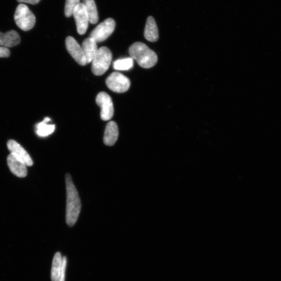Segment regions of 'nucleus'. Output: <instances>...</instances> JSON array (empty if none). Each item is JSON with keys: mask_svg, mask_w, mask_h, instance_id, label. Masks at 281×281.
Here are the masks:
<instances>
[{"mask_svg": "<svg viewBox=\"0 0 281 281\" xmlns=\"http://www.w3.org/2000/svg\"><path fill=\"white\" fill-rule=\"evenodd\" d=\"M67 201L66 221L70 227L74 226L78 220L81 209V202L79 194L69 173L65 177Z\"/></svg>", "mask_w": 281, "mask_h": 281, "instance_id": "f257e3e1", "label": "nucleus"}, {"mask_svg": "<svg viewBox=\"0 0 281 281\" xmlns=\"http://www.w3.org/2000/svg\"><path fill=\"white\" fill-rule=\"evenodd\" d=\"M129 54L133 60L143 69H150L158 61V55L145 44L137 42L132 44L129 49Z\"/></svg>", "mask_w": 281, "mask_h": 281, "instance_id": "f03ea898", "label": "nucleus"}, {"mask_svg": "<svg viewBox=\"0 0 281 281\" xmlns=\"http://www.w3.org/2000/svg\"><path fill=\"white\" fill-rule=\"evenodd\" d=\"M112 57V53L108 47L103 46L99 48L91 62V70L93 74L101 76L107 72L111 64Z\"/></svg>", "mask_w": 281, "mask_h": 281, "instance_id": "7ed1b4c3", "label": "nucleus"}, {"mask_svg": "<svg viewBox=\"0 0 281 281\" xmlns=\"http://www.w3.org/2000/svg\"><path fill=\"white\" fill-rule=\"evenodd\" d=\"M14 20L17 26L25 32L32 30L36 21V17L30 9L22 3L16 7Z\"/></svg>", "mask_w": 281, "mask_h": 281, "instance_id": "20e7f679", "label": "nucleus"}, {"mask_svg": "<svg viewBox=\"0 0 281 281\" xmlns=\"http://www.w3.org/2000/svg\"><path fill=\"white\" fill-rule=\"evenodd\" d=\"M106 85L112 91L122 93L127 92L130 87V81L121 73H112L106 80Z\"/></svg>", "mask_w": 281, "mask_h": 281, "instance_id": "39448f33", "label": "nucleus"}, {"mask_svg": "<svg viewBox=\"0 0 281 281\" xmlns=\"http://www.w3.org/2000/svg\"><path fill=\"white\" fill-rule=\"evenodd\" d=\"M116 23L113 18H109L97 26L90 34L96 43L103 42L113 33Z\"/></svg>", "mask_w": 281, "mask_h": 281, "instance_id": "423d86ee", "label": "nucleus"}, {"mask_svg": "<svg viewBox=\"0 0 281 281\" xmlns=\"http://www.w3.org/2000/svg\"><path fill=\"white\" fill-rule=\"evenodd\" d=\"M96 103L101 109V118L108 121L112 119L114 115V106L110 96L104 92H101L96 97Z\"/></svg>", "mask_w": 281, "mask_h": 281, "instance_id": "0eeeda50", "label": "nucleus"}, {"mask_svg": "<svg viewBox=\"0 0 281 281\" xmlns=\"http://www.w3.org/2000/svg\"><path fill=\"white\" fill-rule=\"evenodd\" d=\"M73 15L76 22L77 30L80 35H84L89 26V18L85 6L80 3L74 9Z\"/></svg>", "mask_w": 281, "mask_h": 281, "instance_id": "6e6552de", "label": "nucleus"}, {"mask_svg": "<svg viewBox=\"0 0 281 281\" xmlns=\"http://www.w3.org/2000/svg\"><path fill=\"white\" fill-rule=\"evenodd\" d=\"M65 44L67 50L77 63L81 66H85L87 64L81 46L73 37H67L66 39Z\"/></svg>", "mask_w": 281, "mask_h": 281, "instance_id": "1a4fd4ad", "label": "nucleus"}, {"mask_svg": "<svg viewBox=\"0 0 281 281\" xmlns=\"http://www.w3.org/2000/svg\"><path fill=\"white\" fill-rule=\"evenodd\" d=\"M8 166L12 173L19 178H25L27 176V169L25 163L12 153L7 157Z\"/></svg>", "mask_w": 281, "mask_h": 281, "instance_id": "9d476101", "label": "nucleus"}, {"mask_svg": "<svg viewBox=\"0 0 281 281\" xmlns=\"http://www.w3.org/2000/svg\"><path fill=\"white\" fill-rule=\"evenodd\" d=\"M7 146L11 153L13 154L18 159L22 161L27 166H33L32 159L20 144L13 140H11L8 141Z\"/></svg>", "mask_w": 281, "mask_h": 281, "instance_id": "9b49d317", "label": "nucleus"}, {"mask_svg": "<svg viewBox=\"0 0 281 281\" xmlns=\"http://www.w3.org/2000/svg\"><path fill=\"white\" fill-rule=\"evenodd\" d=\"M119 135L117 123L114 121L109 122L106 126L103 141L106 145L113 146L118 141Z\"/></svg>", "mask_w": 281, "mask_h": 281, "instance_id": "f8f14e48", "label": "nucleus"}, {"mask_svg": "<svg viewBox=\"0 0 281 281\" xmlns=\"http://www.w3.org/2000/svg\"><path fill=\"white\" fill-rule=\"evenodd\" d=\"M21 41L20 36L15 31H9L6 33L0 32V46L6 48L18 45Z\"/></svg>", "mask_w": 281, "mask_h": 281, "instance_id": "ddd939ff", "label": "nucleus"}, {"mask_svg": "<svg viewBox=\"0 0 281 281\" xmlns=\"http://www.w3.org/2000/svg\"><path fill=\"white\" fill-rule=\"evenodd\" d=\"M144 35L145 38L149 41L155 42L159 40L158 27L156 20L152 16L148 18Z\"/></svg>", "mask_w": 281, "mask_h": 281, "instance_id": "4468645a", "label": "nucleus"}, {"mask_svg": "<svg viewBox=\"0 0 281 281\" xmlns=\"http://www.w3.org/2000/svg\"><path fill=\"white\" fill-rule=\"evenodd\" d=\"M97 43L93 39L89 37L82 42L81 47L84 54L86 64L91 63L97 51L98 50Z\"/></svg>", "mask_w": 281, "mask_h": 281, "instance_id": "2eb2a0df", "label": "nucleus"}, {"mask_svg": "<svg viewBox=\"0 0 281 281\" xmlns=\"http://www.w3.org/2000/svg\"><path fill=\"white\" fill-rule=\"evenodd\" d=\"M51 121V119L46 118L44 120L36 125V132L40 137H45L52 134L55 129V124H48L47 122Z\"/></svg>", "mask_w": 281, "mask_h": 281, "instance_id": "dca6fc26", "label": "nucleus"}, {"mask_svg": "<svg viewBox=\"0 0 281 281\" xmlns=\"http://www.w3.org/2000/svg\"><path fill=\"white\" fill-rule=\"evenodd\" d=\"M63 265V257L60 252H57L55 254L51 269L52 281H58L61 275Z\"/></svg>", "mask_w": 281, "mask_h": 281, "instance_id": "f3484780", "label": "nucleus"}, {"mask_svg": "<svg viewBox=\"0 0 281 281\" xmlns=\"http://www.w3.org/2000/svg\"><path fill=\"white\" fill-rule=\"evenodd\" d=\"M83 4L88 13L89 22L95 24L99 21V15L94 0H83Z\"/></svg>", "mask_w": 281, "mask_h": 281, "instance_id": "a211bd4d", "label": "nucleus"}, {"mask_svg": "<svg viewBox=\"0 0 281 281\" xmlns=\"http://www.w3.org/2000/svg\"><path fill=\"white\" fill-rule=\"evenodd\" d=\"M133 60L131 57L125 58L116 61L113 64L114 69L119 71H128L133 66Z\"/></svg>", "mask_w": 281, "mask_h": 281, "instance_id": "6ab92c4d", "label": "nucleus"}, {"mask_svg": "<svg viewBox=\"0 0 281 281\" xmlns=\"http://www.w3.org/2000/svg\"><path fill=\"white\" fill-rule=\"evenodd\" d=\"M80 3V0H66L65 15L67 17H70L75 7Z\"/></svg>", "mask_w": 281, "mask_h": 281, "instance_id": "aec40b11", "label": "nucleus"}, {"mask_svg": "<svg viewBox=\"0 0 281 281\" xmlns=\"http://www.w3.org/2000/svg\"><path fill=\"white\" fill-rule=\"evenodd\" d=\"M67 263V261L66 257H63V265H62V271L59 278V280L58 281H65V274H66Z\"/></svg>", "mask_w": 281, "mask_h": 281, "instance_id": "412c9836", "label": "nucleus"}, {"mask_svg": "<svg viewBox=\"0 0 281 281\" xmlns=\"http://www.w3.org/2000/svg\"><path fill=\"white\" fill-rule=\"evenodd\" d=\"M10 55V51L8 48L0 46V57H8Z\"/></svg>", "mask_w": 281, "mask_h": 281, "instance_id": "4be33fe9", "label": "nucleus"}, {"mask_svg": "<svg viewBox=\"0 0 281 281\" xmlns=\"http://www.w3.org/2000/svg\"><path fill=\"white\" fill-rule=\"evenodd\" d=\"M18 2L26 3L33 5L37 4L40 2L41 0H17Z\"/></svg>", "mask_w": 281, "mask_h": 281, "instance_id": "5701e85b", "label": "nucleus"}]
</instances>
